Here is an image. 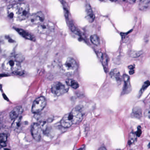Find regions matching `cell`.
I'll return each mask as SVG.
<instances>
[{"label":"cell","mask_w":150,"mask_h":150,"mask_svg":"<svg viewBox=\"0 0 150 150\" xmlns=\"http://www.w3.org/2000/svg\"><path fill=\"white\" fill-rule=\"evenodd\" d=\"M7 136L4 133H2L1 135V145L2 147L6 146V141L7 140Z\"/></svg>","instance_id":"23"},{"label":"cell","mask_w":150,"mask_h":150,"mask_svg":"<svg viewBox=\"0 0 150 150\" xmlns=\"http://www.w3.org/2000/svg\"><path fill=\"white\" fill-rule=\"evenodd\" d=\"M83 114L82 108L77 106L70 113L65 115L60 121L61 125L64 128H69L73 124L80 122L83 119Z\"/></svg>","instance_id":"1"},{"label":"cell","mask_w":150,"mask_h":150,"mask_svg":"<svg viewBox=\"0 0 150 150\" xmlns=\"http://www.w3.org/2000/svg\"><path fill=\"white\" fill-rule=\"evenodd\" d=\"M141 53H140V52L132 51L131 53V56L132 57L137 58L139 57L141 55Z\"/></svg>","instance_id":"26"},{"label":"cell","mask_w":150,"mask_h":150,"mask_svg":"<svg viewBox=\"0 0 150 150\" xmlns=\"http://www.w3.org/2000/svg\"><path fill=\"white\" fill-rule=\"evenodd\" d=\"M30 8L28 5L26 3H20L17 20L21 21L28 19L30 16Z\"/></svg>","instance_id":"8"},{"label":"cell","mask_w":150,"mask_h":150,"mask_svg":"<svg viewBox=\"0 0 150 150\" xmlns=\"http://www.w3.org/2000/svg\"><path fill=\"white\" fill-rule=\"evenodd\" d=\"M0 42L1 52L3 55L10 57L14 54L17 47V43L11 36H2L1 38Z\"/></svg>","instance_id":"2"},{"label":"cell","mask_w":150,"mask_h":150,"mask_svg":"<svg viewBox=\"0 0 150 150\" xmlns=\"http://www.w3.org/2000/svg\"><path fill=\"white\" fill-rule=\"evenodd\" d=\"M47 125L45 122L36 123L33 125L31 129V134L35 140L40 141L42 137L47 130Z\"/></svg>","instance_id":"4"},{"label":"cell","mask_w":150,"mask_h":150,"mask_svg":"<svg viewBox=\"0 0 150 150\" xmlns=\"http://www.w3.org/2000/svg\"><path fill=\"white\" fill-rule=\"evenodd\" d=\"M150 85V81H146L144 83V85H143V86H142V88L141 89V90H140V92H141V93H142L144 92V91L146 89V88L148 87Z\"/></svg>","instance_id":"25"},{"label":"cell","mask_w":150,"mask_h":150,"mask_svg":"<svg viewBox=\"0 0 150 150\" xmlns=\"http://www.w3.org/2000/svg\"><path fill=\"white\" fill-rule=\"evenodd\" d=\"M86 12L87 19L88 20V21L91 23L93 22L95 16L91 8V7L88 4L86 7Z\"/></svg>","instance_id":"14"},{"label":"cell","mask_w":150,"mask_h":150,"mask_svg":"<svg viewBox=\"0 0 150 150\" xmlns=\"http://www.w3.org/2000/svg\"><path fill=\"white\" fill-rule=\"evenodd\" d=\"M69 90V86L66 83H63L60 81L56 82L52 87V93L57 96L63 95L67 93Z\"/></svg>","instance_id":"6"},{"label":"cell","mask_w":150,"mask_h":150,"mask_svg":"<svg viewBox=\"0 0 150 150\" xmlns=\"http://www.w3.org/2000/svg\"><path fill=\"white\" fill-rule=\"evenodd\" d=\"M4 150H10V149H7V148H6V149H4Z\"/></svg>","instance_id":"31"},{"label":"cell","mask_w":150,"mask_h":150,"mask_svg":"<svg viewBox=\"0 0 150 150\" xmlns=\"http://www.w3.org/2000/svg\"><path fill=\"white\" fill-rule=\"evenodd\" d=\"M142 134V131L140 129H138L137 131L136 132V134L137 137H139Z\"/></svg>","instance_id":"29"},{"label":"cell","mask_w":150,"mask_h":150,"mask_svg":"<svg viewBox=\"0 0 150 150\" xmlns=\"http://www.w3.org/2000/svg\"><path fill=\"white\" fill-rule=\"evenodd\" d=\"M150 6V1L145 0L141 1L139 2V8L141 11H146L147 10Z\"/></svg>","instance_id":"17"},{"label":"cell","mask_w":150,"mask_h":150,"mask_svg":"<svg viewBox=\"0 0 150 150\" xmlns=\"http://www.w3.org/2000/svg\"><path fill=\"white\" fill-rule=\"evenodd\" d=\"M142 111L141 109L139 108H135L133 109L132 115L134 117L139 118L141 117Z\"/></svg>","instance_id":"21"},{"label":"cell","mask_w":150,"mask_h":150,"mask_svg":"<svg viewBox=\"0 0 150 150\" xmlns=\"http://www.w3.org/2000/svg\"><path fill=\"white\" fill-rule=\"evenodd\" d=\"M38 29V32L43 34L50 31V27L48 24L45 23H42L39 25Z\"/></svg>","instance_id":"18"},{"label":"cell","mask_w":150,"mask_h":150,"mask_svg":"<svg viewBox=\"0 0 150 150\" xmlns=\"http://www.w3.org/2000/svg\"><path fill=\"white\" fill-rule=\"evenodd\" d=\"M28 19L30 23L31 24L40 25L43 23L45 16L42 13L39 12L30 16Z\"/></svg>","instance_id":"9"},{"label":"cell","mask_w":150,"mask_h":150,"mask_svg":"<svg viewBox=\"0 0 150 150\" xmlns=\"http://www.w3.org/2000/svg\"><path fill=\"white\" fill-rule=\"evenodd\" d=\"M66 83L68 86L74 89H77L79 87V83L72 79H67L66 80Z\"/></svg>","instance_id":"19"},{"label":"cell","mask_w":150,"mask_h":150,"mask_svg":"<svg viewBox=\"0 0 150 150\" xmlns=\"http://www.w3.org/2000/svg\"><path fill=\"white\" fill-rule=\"evenodd\" d=\"M128 68L129 69V73L130 74H133L135 73V71H134L135 67H134L133 66H129L128 67Z\"/></svg>","instance_id":"27"},{"label":"cell","mask_w":150,"mask_h":150,"mask_svg":"<svg viewBox=\"0 0 150 150\" xmlns=\"http://www.w3.org/2000/svg\"><path fill=\"white\" fill-rule=\"evenodd\" d=\"M137 139V135L136 133L134 132H132L130 133L129 136V141H128V144L129 145L133 144Z\"/></svg>","instance_id":"24"},{"label":"cell","mask_w":150,"mask_h":150,"mask_svg":"<svg viewBox=\"0 0 150 150\" xmlns=\"http://www.w3.org/2000/svg\"><path fill=\"white\" fill-rule=\"evenodd\" d=\"M3 69L5 71L8 72H13L14 73L18 74L21 71V64L16 59L10 57L5 60L2 65Z\"/></svg>","instance_id":"3"},{"label":"cell","mask_w":150,"mask_h":150,"mask_svg":"<svg viewBox=\"0 0 150 150\" xmlns=\"http://www.w3.org/2000/svg\"><path fill=\"white\" fill-rule=\"evenodd\" d=\"M98 56L100 57L103 66L105 68H107L108 67V56L105 53H103L102 52H99Z\"/></svg>","instance_id":"16"},{"label":"cell","mask_w":150,"mask_h":150,"mask_svg":"<svg viewBox=\"0 0 150 150\" xmlns=\"http://www.w3.org/2000/svg\"><path fill=\"white\" fill-rule=\"evenodd\" d=\"M23 112V108L21 106H18L16 107L9 114V116L12 120H15L16 119L21 116L20 115H21Z\"/></svg>","instance_id":"12"},{"label":"cell","mask_w":150,"mask_h":150,"mask_svg":"<svg viewBox=\"0 0 150 150\" xmlns=\"http://www.w3.org/2000/svg\"><path fill=\"white\" fill-rule=\"evenodd\" d=\"M15 29L24 38L28 39V40H31V41H35V38L34 36L31 35L28 32H27L26 30H24L18 28H15Z\"/></svg>","instance_id":"13"},{"label":"cell","mask_w":150,"mask_h":150,"mask_svg":"<svg viewBox=\"0 0 150 150\" xmlns=\"http://www.w3.org/2000/svg\"><path fill=\"white\" fill-rule=\"evenodd\" d=\"M62 69L64 73L66 75L68 76L73 75L78 69L77 62L73 58H68L64 64L63 65Z\"/></svg>","instance_id":"5"},{"label":"cell","mask_w":150,"mask_h":150,"mask_svg":"<svg viewBox=\"0 0 150 150\" xmlns=\"http://www.w3.org/2000/svg\"><path fill=\"white\" fill-rule=\"evenodd\" d=\"M19 4H14L10 5L8 7L7 13L8 17L11 19H17L18 16L19 8Z\"/></svg>","instance_id":"10"},{"label":"cell","mask_w":150,"mask_h":150,"mask_svg":"<svg viewBox=\"0 0 150 150\" xmlns=\"http://www.w3.org/2000/svg\"><path fill=\"white\" fill-rule=\"evenodd\" d=\"M98 150H107V149H106V148H105V147H104V146H102V147H100V148H99V149H98Z\"/></svg>","instance_id":"30"},{"label":"cell","mask_w":150,"mask_h":150,"mask_svg":"<svg viewBox=\"0 0 150 150\" xmlns=\"http://www.w3.org/2000/svg\"><path fill=\"white\" fill-rule=\"evenodd\" d=\"M124 85L123 88L122 94H126L130 93L132 90L131 86L130 78L128 75L126 74H124L123 75Z\"/></svg>","instance_id":"11"},{"label":"cell","mask_w":150,"mask_h":150,"mask_svg":"<svg viewBox=\"0 0 150 150\" xmlns=\"http://www.w3.org/2000/svg\"><path fill=\"white\" fill-rule=\"evenodd\" d=\"M46 105V100L43 96H40L36 99L33 103L32 112L34 114L39 113L43 110Z\"/></svg>","instance_id":"7"},{"label":"cell","mask_w":150,"mask_h":150,"mask_svg":"<svg viewBox=\"0 0 150 150\" xmlns=\"http://www.w3.org/2000/svg\"><path fill=\"white\" fill-rule=\"evenodd\" d=\"M148 148H150V144H149V145H148Z\"/></svg>","instance_id":"32"},{"label":"cell","mask_w":150,"mask_h":150,"mask_svg":"<svg viewBox=\"0 0 150 150\" xmlns=\"http://www.w3.org/2000/svg\"><path fill=\"white\" fill-rule=\"evenodd\" d=\"M145 115L150 119V109L146 110L145 111Z\"/></svg>","instance_id":"28"},{"label":"cell","mask_w":150,"mask_h":150,"mask_svg":"<svg viewBox=\"0 0 150 150\" xmlns=\"http://www.w3.org/2000/svg\"><path fill=\"white\" fill-rule=\"evenodd\" d=\"M22 117L20 116L17 117L16 119L13 122V125H12V128L13 130H16L20 128V126H21V122Z\"/></svg>","instance_id":"20"},{"label":"cell","mask_w":150,"mask_h":150,"mask_svg":"<svg viewBox=\"0 0 150 150\" xmlns=\"http://www.w3.org/2000/svg\"><path fill=\"white\" fill-rule=\"evenodd\" d=\"M91 42L95 45L99 46L100 45V40L97 35H93L90 37Z\"/></svg>","instance_id":"22"},{"label":"cell","mask_w":150,"mask_h":150,"mask_svg":"<svg viewBox=\"0 0 150 150\" xmlns=\"http://www.w3.org/2000/svg\"><path fill=\"white\" fill-rule=\"evenodd\" d=\"M110 77L113 80L117 83H120L122 81V78L119 71L117 69H114L110 73Z\"/></svg>","instance_id":"15"}]
</instances>
